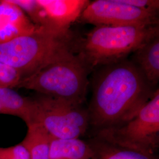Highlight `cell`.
Segmentation results:
<instances>
[{
  "label": "cell",
  "instance_id": "5",
  "mask_svg": "<svg viewBox=\"0 0 159 159\" xmlns=\"http://www.w3.org/2000/svg\"><path fill=\"white\" fill-rule=\"evenodd\" d=\"M96 135L122 147L155 155L159 145V88L130 120Z\"/></svg>",
  "mask_w": 159,
  "mask_h": 159
},
{
  "label": "cell",
  "instance_id": "11",
  "mask_svg": "<svg viewBox=\"0 0 159 159\" xmlns=\"http://www.w3.org/2000/svg\"><path fill=\"white\" fill-rule=\"evenodd\" d=\"M0 114L17 116L27 125L35 123L34 99L23 96L9 87H0Z\"/></svg>",
  "mask_w": 159,
  "mask_h": 159
},
{
  "label": "cell",
  "instance_id": "15",
  "mask_svg": "<svg viewBox=\"0 0 159 159\" xmlns=\"http://www.w3.org/2000/svg\"><path fill=\"white\" fill-rule=\"evenodd\" d=\"M35 25L49 29L46 14L37 0H11Z\"/></svg>",
  "mask_w": 159,
  "mask_h": 159
},
{
  "label": "cell",
  "instance_id": "2",
  "mask_svg": "<svg viewBox=\"0 0 159 159\" xmlns=\"http://www.w3.org/2000/svg\"><path fill=\"white\" fill-rule=\"evenodd\" d=\"M91 70L76 52L74 41L49 62L23 78L17 87L40 94L62 98L76 104L85 101Z\"/></svg>",
  "mask_w": 159,
  "mask_h": 159
},
{
  "label": "cell",
  "instance_id": "4",
  "mask_svg": "<svg viewBox=\"0 0 159 159\" xmlns=\"http://www.w3.org/2000/svg\"><path fill=\"white\" fill-rule=\"evenodd\" d=\"M73 41L71 33L63 34L39 26L30 34L0 44V61L16 70L23 79L49 62Z\"/></svg>",
  "mask_w": 159,
  "mask_h": 159
},
{
  "label": "cell",
  "instance_id": "9",
  "mask_svg": "<svg viewBox=\"0 0 159 159\" xmlns=\"http://www.w3.org/2000/svg\"><path fill=\"white\" fill-rule=\"evenodd\" d=\"M38 27L11 0H0V44L30 34Z\"/></svg>",
  "mask_w": 159,
  "mask_h": 159
},
{
  "label": "cell",
  "instance_id": "10",
  "mask_svg": "<svg viewBox=\"0 0 159 159\" xmlns=\"http://www.w3.org/2000/svg\"><path fill=\"white\" fill-rule=\"evenodd\" d=\"M130 59L154 89L159 80V34L131 54Z\"/></svg>",
  "mask_w": 159,
  "mask_h": 159
},
{
  "label": "cell",
  "instance_id": "3",
  "mask_svg": "<svg viewBox=\"0 0 159 159\" xmlns=\"http://www.w3.org/2000/svg\"><path fill=\"white\" fill-rule=\"evenodd\" d=\"M159 31V25H97L77 43L74 42V50L92 71L128 58Z\"/></svg>",
  "mask_w": 159,
  "mask_h": 159
},
{
  "label": "cell",
  "instance_id": "6",
  "mask_svg": "<svg viewBox=\"0 0 159 159\" xmlns=\"http://www.w3.org/2000/svg\"><path fill=\"white\" fill-rule=\"evenodd\" d=\"M35 123L56 139H79L90 127L87 109L60 98L41 94L34 99Z\"/></svg>",
  "mask_w": 159,
  "mask_h": 159
},
{
  "label": "cell",
  "instance_id": "1",
  "mask_svg": "<svg viewBox=\"0 0 159 159\" xmlns=\"http://www.w3.org/2000/svg\"><path fill=\"white\" fill-rule=\"evenodd\" d=\"M87 108L96 133L125 124L153 96L154 89L129 58L94 70Z\"/></svg>",
  "mask_w": 159,
  "mask_h": 159
},
{
  "label": "cell",
  "instance_id": "12",
  "mask_svg": "<svg viewBox=\"0 0 159 159\" xmlns=\"http://www.w3.org/2000/svg\"><path fill=\"white\" fill-rule=\"evenodd\" d=\"M87 143L91 148V159H157L156 155L122 147L96 135Z\"/></svg>",
  "mask_w": 159,
  "mask_h": 159
},
{
  "label": "cell",
  "instance_id": "13",
  "mask_svg": "<svg viewBox=\"0 0 159 159\" xmlns=\"http://www.w3.org/2000/svg\"><path fill=\"white\" fill-rule=\"evenodd\" d=\"M27 134L21 143L29 152L30 159H49L52 137L39 123L27 125Z\"/></svg>",
  "mask_w": 159,
  "mask_h": 159
},
{
  "label": "cell",
  "instance_id": "14",
  "mask_svg": "<svg viewBox=\"0 0 159 159\" xmlns=\"http://www.w3.org/2000/svg\"><path fill=\"white\" fill-rule=\"evenodd\" d=\"M89 144L80 139H59L52 137L49 159H91Z\"/></svg>",
  "mask_w": 159,
  "mask_h": 159
},
{
  "label": "cell",
  "instance_id": "17",
  "mask_svg": "<svg viewBox=\"0 0 159 159\" xmlns=\"http://www.w3.org/2000/svg\"><path fill=\"white\" fill-rule=\"evenodd\" d=\"M0 159H30L29 152L21 143L9 148L0 147Z\"/></svg>",
  "mask_w": 159,
  "mask_h": 159
},
{
  "label": "cell",
  "instance_id": "8",
  "mask_svg": "<svg viewBox=\"0 0 159 159\" xmlns=\"http://www.w3.org/2000/svg\"><path fill=\"white\" fill-rule=\"evenodd\" d=\"M46 14L49 29L70 33L71 24L79 18L90 2L87 0H37Z\"/></svg>",
  "mask_w": 159,
  "mask_h": 159
},
{
  "label": "cell",
  "instance_id": "16",
  "mask_svg": "<svg viewBox=\"0 0 159 159\" xmlns=\"http://www.w3.org/2000/svg\"><path fill=\"white\" fill-rule=\"evenodd\" d=\"M22 76L16 70L0 61V87H17Z\"/></svg>",
  "mask_w": 159,
  "mask_h": 159
},
{
  "label": "cell",
  "instance_id": "7",
  "mask_svg": "<svg viewBox=\"0 0 159 159\" xmlns=\"http://www.w3.org/2000/svg\"><path fill=\"white\" fill-rule=\"evenodd\" d=\"M97 25H159L158 11L136 8L122 0H96L90 2L80 17Z\"/></svg>",
  "mask_w": 159,
  "mask_h": 159
}]
</instances>
